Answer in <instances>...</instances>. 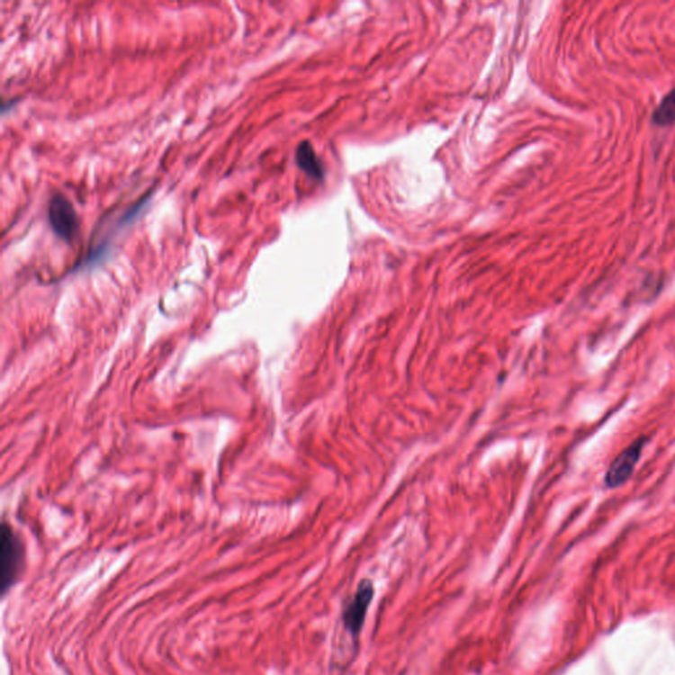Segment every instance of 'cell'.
<instances>
[{"mask_svg": "<svg viewBox=\"0 0 675 675\" xmlns=\"http://www.w3.org/2000/svg\"><path fill=\"white\" fill-rule=\"evenodd\" d=\"M50 222L57 237L73 242L79 231V220L75 207L65 195L55 194L50 202Z\"/></svg>", "mask_w": 675, "mask_h": 675, "instance_id": "7a4b0ae2", "label": "cell"}, {"mask_svg": "<svg viewBox=\"0 0 675 675\" xmlns=\"http://www.w3.org/2000/svg\"><path fill=\"white\" fill-rule=\"evenodd\" d=\"M644 445H645V439H637L636 442L629 445L626 450L621 451L619 455H617L616 458H615V461L612 462L608 471H607V486L609 488H616L621 486V484L626 483V482L631 478L634 467L637 466L638 461H640Z\"/></svg>", "mask_w": 675, "mask_h": 675, "instance_id": "277c9868", "label": "cell"}, {"mask_svg": "<svg viewBox=\"0 0 675 675\" xmlns=\"http://www.w3.org/2000/svg\"><path fill=\"white\" fill-rule=\"evenodd\" d=\"M374 595H375V591H374L373 583L370 580H363L357 587L354 599L343 611V624H345L346 631L351 636L356 637L362 631L363 623H364L365 615L370 608Z\"/></svg>", "mask_w": 675, "mask_h": 675, "instance_id": "3957f363", "label": "cell"}, {"mask_svg": "<svg viewBox=\"0 0 675 675\" xmlns=\"http://www.w3.org/2000/svg\"><path fill=\"white\" fill-rule=\"evenodd\" d=\"M653 122L657 126H670L675 122V89L665 95L653 112Z\"/></svg>", "mask_w": 675, "mask_h": 675, "instance_id": "8992f818", "label": "cell"}, {"mask_svg": "<svg viewBox=\"0 0 675 675\" xmlns=\"http://www.w3.org/2000/svg\"><path fill=\"white\" fill-rule=\"evenodd\" d=\"M297 164L310 177L317 178V180L322 178V166L313 147L308 141H303L297 148Z\"/></svg>", "mask_w": 675, "mask_h": 675, "instance_id": "5b68a950", "label": "cell"}, {"mask_svg": "<svg viewBox=\"0 0 675 675\" xmlns=\"http://www.w3.org/2000/svg\"><path fill=\"white\" fill-rule=\"evenodd\" d=\"M22 562V541L13 527L3 524L0 540V583L3 594L15 583Z\"/></svg>", "mask_w": 675, "mask_h": 675, "instance_id": "6da1fadb", "label": "cell"}]
</instances>
